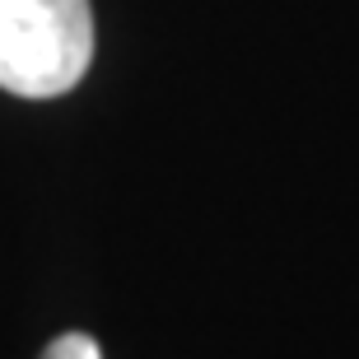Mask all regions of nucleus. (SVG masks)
<instances>
[{
  "label": "nucleus",
  "mask_w": 359,
  "mask_h": 359,
  "mask_svg": "<svg viewBox=\"0 0 359 359\" xmlns=\"http://www.w3.org/2000/svg\"><path fill=\"white\" fill-rule=\"evenodd\" d=\"M93 61L89 0H0V89L61 98Z\"/></svg>",
  "instance_id": "obj_1"
},
{
  "label": "nucleus",
  "mask_w": 359,
  "mask_h": 359,
  "mask_svg": "<svg viewBox=\"0 0 359 359\" xmlns=\"http://www.w3.org/2000/svg\"><path fill=\"white\" fill-rule=\"evenodd\" d=\"M42 359H103V350H98V341L84 332H66L56 336L52 346L42 350Z\"/></svg>",
  "instance_id": "obj_2"
}]
</instances>
